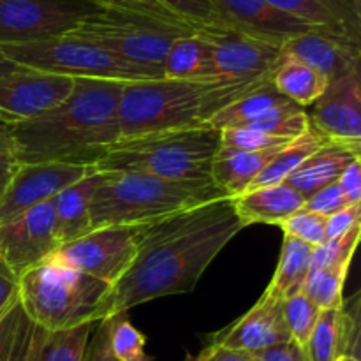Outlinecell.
<instances>
[{
	"label": "cell",
	"mask_w": 361,
	"mask_h": 361,
	"mask_svg": "<svg viewBox=\"0 0 361 361\" xmlns=\"http://www.w3.org/2000/svg\"><path fill=\"white\" fill-rule=\"evenodd\" d=\"M242 229L231 197L145 224L133 264L113 286L106 319L152 300L190 293Z\"/></svg>",
	"instance_id": "obj_1"
},
{
	"label": "cell",
	"mask_w": 361,
	"mask_h": 361,
	"mask_svg": "<svg viewBox=\"0 0 361 361\" xmlns=\"http://www.w3.org/2000/svg\"><path fill=\"white\" fill-rule=\"evenodd\" d=\"M123 85V81L76 80L66 101L34 118L11 123L16 161L94 168L120 141L116 111Z\"/></svg>",
	"instance_id": "obj_2"
},
{
	"label": "cell",
	"mask_w": 361,
	"mask_h": 361,
	"mask_svg": "<svg viewBox=\"0 0 361 361\" xmlns=\"http://www.w3.org/2000/svg\"><path fill=\"white\" fill-rule=\"evenodd\" d=\"M264 87V85H263ZM261 87L217 81L147 80L123 85L118 101L120 140L210 122L215 113Z\"/></svg>",
	"instance_id": "obj_3"
},
{
	"label": "cell",
	"mask_w": 361,
	"mask_h": 361,
	"mask_svg": "<svg viewBox=\"0 0 361 361\" xmlns=\"http://www.w3.org/2000/svg\"><path fill=\"white\" fill-rule=\"evenodd\" d=\"M221 130L210 123L120 140L94 164L99 173H143L173 182L212 183Z\"/></svg>",
	"instance_id": "obj_4"
},
{
	"label": "cell",
	"mask_w": 361,
	"mask_h": 361,
	"mask_svg": "<svg viewBox=\"0 0 361 361\" xmlns=\"http://www.w3.org/2000/svg\"><path fill=\"white\" fill-rule=\"evenodd\" d=\"M228 197L214 183L173 182L143 173H102L90 200L92 229L143 226Z\"/></svg>",
	"instance_id": "obj_5"
},
{
	"label": "cell",
	"mask_w": 361,
	"mask_h": 361,
	"mask_svg": "<svg viewBox=\"0 0 361 361\" xmlns=\"http://www.w3.org/2000/svg\"><path fill=\"white\" fill-rule=\"evenodd\" d=\"M113 286L44 261L20 277V302L35 326L63 331L106 319Z\"/></svg>",
	"instance_id": "obj_6"
},
{
	"label": "cell",
	"mask_w": 361,
	"mask_h": 361,
	"mask_svg": "<svg viewBox=\"0 0 361 361\" xmlns=\"http://www.w3.org/2000/svg\"><path fill=\"white\" fill-rule=\"evenodd\" d=\"M194 32H200V28L183 21L129 11L101 9L85 18L66 35L90 42L136 67L152 80H161L169 46L175 39Z\"/></svg>",
	"instance_id": "obj_7"
},
{
	"label": "cell",
	"mask_w": 361,
	"mask_h": 361,
	"mask_svg": "<svg viewBox=\"0 0 361 361\" xmlns=\"http://www.w3.org/2000/svg\"><path fill=\"white\" fill-rule=\"evenodd\" d=\"M0 53L23 69L67 76L73 80H106L123 83L152 80L111 53L71 35H59L25 44L0 46Z\"/></svg>",
	"instance_id": "obj_8"
},
{
	"label": "cell",
	"mask_w": 361,
	"mask_h": 361,
	"mask_svg": "<svg viewBox=\"0 0 361 361\" xmlns=\"http://www.w3.org/2000/svg\"><path fill=\"white\" fill-rule=\"evenodd\" d=\"M143 226L95 228L73 242L59 245L46 261L115 286L133 264Z\"/></svg>",
	"instance_id": "obj_9"
},
{
	"label": "cell",
	"mask_w": 361,
	"mask_h": 361,
	"mask_svg": "<svg viewBox=\"0 0 361 361\" xmlns=\"http://www.w3.org/2000/svg\"><path fill=\"white\" fill-rule=\"evenodd\" d=\"M101 9L92 0H0V46L66 35Z\"/></svg>",
	"instance_id": "obj_10"
},
{
	"label": "cell",
	"mask_w": 361,
	"mask_h": 361,
	"mask_svg": "<svg viewBox=\"0 0 361 361\" xmlns=\"http://www.w3.org/2000/svg\"><path fill=\"white\" fill-rule=\"evenodd\" d=\"M212 44V81L240 87H263L271 83L281 60V46L229 28H203Z\"/></svg>",
	"instance_id": "obj_11"
},
{
	"label": "cell",
	"mask_w": 361,
	"mask_h": 361,
	"mask_svg": "<svg viewBox=\"0 0 361 361\" xmlns=\"http://www.w3.org/2000/svg\"><path fill=\"white\" fill-rule=\"evenodd\" d=\"M59 245L51 201L0 226V257L18 277L44 263Z\"/></svg>",
	"instance_id": "obj_12"
},
{
	"label": "cell",
	"mask_w": 361,
	"mask_h": 361,
	"mask_svg": "<svg viewBox=\"0 0 361 361\" xmlns=\"http://www.w3.org/2000/svg\"><path fill=\"white\" fill-rule=\"evenodd\" d=\"M88 166L37 162L20 164L6 192L0 197V226L20 217L34 207L51 201L60 190L90 173Z\"/></svg>",
	"instance_id": "obj_13"
},
{
	"label": "cell",
	"mask_w": 361,
	"mask_h": 361,
	"mask_svg": "<svg viewBox=\"0 0 361 361\" xmlns=\"http://www.w3.org/2000/svg\"><path fill=\"white\" fill-rule=\"evenodd\" d=\"M76 80L23 69L0 78V115L7 123L34 118L69 97Z\"/></svg>",
	"instance_id": "obj_14"
},
{
	"label": "cell",
	"mask_w": 361,
	"mask_h": 361,
	"mask_svg": "<svg viewBox=\"0 0 361 361\" xmlns=\"http://www.w3.org/2000/svg\"><path fill=\"white\" fill-rule=\"evenodd\" d=\"M310 127L328 141L361 148V78L360 71L328 83L314 102Z\"/></svg>",
	"instance_id": "obj_15"
},
{
	"label": "cell",
	"mask_w": 361,
	"mask_h": 361,
	"mask_svg": "<svg viewBox=\"0 0 361 361\" xmlns=\"http://www.w3.org/2000/svg\"><path fill=\"white\" fill-rule=\"evenodd\" d=\"M219 25L261 41L281 46L296 35L314 30L291 14L282 13L264 0H210Z\"/></svg>",
	"instance_id": "obj_16"
},
{
	"label": "cell",
	"mask_w": 361,
	"mask_h": 361,
	"mask_svg": "<svg viewBox=\"0 0 361 361\" xmlns=\"http://www.w3.org/2000/svg\"><path fill=\"white\" fill-rule=\"evenodd\" d=\"M282 303L284 300L267 289L249 312L243 314L231 326L210 335V342L252 356L289 342L291 335L286 326Z\"/></svg>",
	"instance_id": "obj_17"
},
{
	"label": "cell",
	"mask_w": 361,
	"mask_h": 361,
	"mask_svg": "<svg viewBox=\"0 0 361 361\" xmlns=\"http://www.w3.org/2000/svg\"><path fill=\"white\" fill-rule=\"evenodd\" d=\"M282 53L307 63L323 74L328 81L360 71L361 42L349 41L341 35L321 30H310L296 35L282 44Z\"/></svg>",
	"instance_id": "obj_18"
},
{
	"label": "cell",
	"mask_w": 361,
	"mask_h": 361,
	"mask_svg": "<svg viewBox=\"0 0 361 361\" xmlns=\"http://www.w3.org/2000/svg\"><path fill=\"white\" fill-rule=\"evenodd\" d=\"M305 108L295 104L291 99L284 97L274 83H268L250 94L243 95L238 101L231 102L210 118V126L217 130L233 129V127H254L270 120L282 118L293 113L303 111Z\"/></svg>",
	"instance_id": "obj_19"
},
{
	"label": "cell",
	"mask_w": 361,
	"mask_h": 361,
	"mask_svg": "<svg viewBox=\"0 0 361 361\" xmlns=\"http://www.w3.org/2000/svg\"><path fill=\"white\" fill-rule=\"evenodd\" d=\"M233 208L243 228L252 224L281 226L305 204V197L288 183L250 189L231 197Z\"/></svg>",
	"instance_id": "obj_20"
},
{
	"label": "cell",
	"mask_w": 361,
	"mask_h": 361,
	"mask_svg": "<svg viewBox=\"0 0 361 361\" xmlns=\"http://www.w3.org/2000/svg\"><path fill=\"white\" fill-rule=\"evenodd\" d=\"M101 176L102 173L92 168L88 175L60 190L51 200L55 233L60 245L92 231L90 200L95 187L101 182Z\"/></svg>",
	"instance_id": "obj_21"
},
{
	"label": "cell",
	"mask_w": 361,
	"mask_h": 361,
	"mask_svg": "<svg viewBox=\"0 0 361 361\" xmlns=\"http://www.w3.org/2000/svg\"><path fill=\"white\" fill-rule=\"evenodd\" d=\"M95 324L48 331L28 321L18 361H85Z\"/></svg>",
	"instance_id": "obj_22"
},
{
	"label": "cell",
	"mask_w": 361,
	"mask_h": 361,
	"mask_svg": "<svg viewBox=\"0 0 361 361\" xmlns=\"http://www.w3.org/2000/svg\"><path fill=\"white\" fill-rule=\"evenodd\" d=\"M356 159H361V148L328 141L307 161H303L300 168L286 180V183L298 190L307 200L316 190L337 182L342 171Z\"/></svg>",
	"instance_id": "obj_23"
},
{
	"label": "cell",
	"mask_w": 361,
	"mask_h": 361,
	"mask_svg": "<svg viewBox=\"0 0 361 361\" xmlns=\"http://www.w3.org/2000/svg\"><path fill=\"white\" fill-rule=\"evenodd\" d=\"M281 147L263 152H243L221 147L212 162V183L228 197L247 192Z\"/></svg>",
	"instance_id": "obj_24"
},
{
	"label": "cell",
	"mask_w": 361,
	"mask_h": 361,
	"mask_svg": "<svg viewBox=\"0 0 361 361\" xmlns=\"http://www.w3.org/2000/svg\"><path fill=\"white\" fill-rule=\"evenodd\" d=\"M212 44L203 32L182 35L169 46L162 66L164 80L212 81Z\"/></svg>",
	"instance_id": "obj_25"
},
{
	"label": "cell",
	"mask_w": 361,
	"mask_h": 361,
	"mask_svg": "<svg viewBox=\"0 0 361 361\" xmlns=\"http://www.w3.org/2000/svg\"><path fill=\"white\" fill-rule=\"evenodd\" d=\"M282 13L291 14L314 30L341 35L349 41L361 42V21L344 16L331 9L323 0H264Z\"/></svg>",
	"instance_id": "obj_26"
},
{
	"label": "cell",
	"mask_w": 361,
	"mask_h": 361,
	"mask_svg": "<svg viewBox=\"0 0 361 361\" xmlns=\"http://www.w3.org/2000/svg\"><path fill=\"white\" fill-rule=\"evenodd\" d=\"M271 83L284 97L291 99L302 108H307L326 92L330 81L307 63L282 53L274 71Z\"/></svg>",
	"instance_id": "obj_27"
},
{
	"label": "cell",
	"mask_w": 361,
	"mask_h": 361,
	"mask_svg": "<svg viewBox=\"0 0 361 361\" xmlns=\"http://www.w3.org/2000/svg\"><path fill=\"white\" fill-rule=\"evenodd\" d=\"M326 143V137L310 127L305 134L288 141V143L282 145V147L279 148L275 157L268 162L267 168H264L263 171L259 173V176L254 180L252 185L249 187V190L284 183L286 180L300 168V164H302L303 161H307L314 152H317Z\"/></svg>",
	"instance_id": "obj_28"
},
{
	"label": "cell",
	"mask_w": 361,
	"mask_h": 361,
	"mask_svg": "<svg viewBox=\"0 0 361 361\" xmlns=\"http://www.w3.org/2000/svg\"><path fill=\"white\" fill-rule=\"evenodd\" d=\"M314 247L303 243L300 240L284 236L281 257L271 277L268 291L277 295L279 298L286 300L302 293L307 275L310 271V261H312Z\"/></svg>",
	"instance_id": "obj_29"
},
{
	"label": "cell",
	"mask_w": 361,
	"mask_h": 361,
	"mask_svg": "<svg viewBox=\"0 0 361 361\" xmlns=\"http://www.w3.org/2000/svg\"><path fill=\"white\" fill-rule=\"evenodd\" d=\"M303 351L309 361H335L338 356L345 355L342 307L321 310Z\"/></svg>",
	"instance_id": "obj_30"
},
{
	"label": "cell",
	"mask_w": 361,
	"mask_h": 361,
	"mask_svg": "<svg viewBox=\"0 0 361 361\" xmlns=\"http://www.w3.org/2000/svg\"><path fill=\"white\" fill-rule=\"evenodd\" d=\"M349 268H323L310 270L302 293L319 310L341 309L344 303V284Z\"/></svg>",
	"instance_id": "obj_31"
},
{
	"label": "cell",
	"mask_w": 361,
	"mask_h": 361,
	"mask_svg": "<svg viewBox=\"0 0 361 361\" xmlns=\"http://www.w3.org/2000/svg\"><path fill=\"white\" fill-rule=\"evenodd\" d=\"M109 349L116 361H150L145 353L147 338L126 314L109 317Z\"/></svg>",
	"instance_id": "obj_32"
},
{
	"label": "cell",
	"mask_w": 361,
	"mask_h": 361,
	"mask_svg": "<svg viewBox=\"0 0 361 361\" xmlns=\"http://www.w3.org/2000/svg\"><path fill=\"white\" fill-rule=\"evenodd\" d=\"M28 317L21 307L20 295L0 312V361H18L23 345Z\"/></svg>",
	"instance_id": "obj_33"
},
{
	"label": "cell",
	"mask_w": 361,
	"mask_h": 361,
	"mask_svg": "<svg viewBox=\"0 0 361 361\" xmlns=\"http://www.w3.org/2000/svg\"><path fill=\"white\" fill-rule=\"evenodd\" d=\"M361 235V226H356L345 235L337 238L326 240L323 245L314 247L310 270H323V268H349L351 267L353 256L358 247Z\"/></svg>",
	"instance_id": "obj_34"
},
{
	"label": "cell",
	"mask_w": 361,
	"mask_h": 361,
	"mask_svg": "<svg viewBox=\"0 0 361 361\" xmlns=\"http://www.w3.org/2000/svg\"><path fill=\"white\" fill-rule=\"evenodd\" d=\"M282 312H284V321L289 335H291V341L303 348L321 310L303 293H298V295L284 300Z\"/></svg>",
	"instance_id": "obj_35"
},
{
	"label": "cell",
	"mask_w": 361,
	"mask_h": 361,
	"mask_svg": "<svg viewBox=\"0 0 361 361\" xmlns=\"http://www.w3.org/2000/svg\"><path fill=\"white\" fill-rule=\"evenodd\" d=\"M279 228L282 229L284 236L309 243L310 247H319L326 242V217L305 210V208L286 219Z\"/></svg>",
	"instance_id": "obj_36"
},
{
	"label": "cell",
	"mask_w": 361,
	"mask_h": 361,
	"mask_svg": "<svg viewBox=\"0 0 361 361\" xmlns=\"http://www.w3.org/2000/svg\"><path fill=\"white\" fill-rule=\"evenodd\" d=\"M169 13L185 23L200 28H222L210 0H159Z\"/></svg>",
	"instance_id": "obj_37"
},
{
	"label": "cell",
	"mask_w": 361,
	"mask_h": 361,
	"mask_svg": "<svg viewBox=\"0 0 361 361\" xmlns=\"http://www.w3.org/2000/svg\"><path fill=\"white\" fill-rule=\"evenodd\" d=\"M284 143L288 141L268 136L261 130L249 129V127H233V129L221 130V147L226 148H236V150L243 152H263L281 147Z\"/></svg>",
	"instance_id": "obj_38"
},
{
	"label": "cell",
	"mask_w": 361,
	"mask_h": 361,
	"mask_svg": "<svg viewBox=\"0 0 361 361\" xmlns=\"http://www.w3.org/2000/svg\"><path fill=\"white\" fill-rule=\"evenodd\" d=\"M349 204L351 203H349L348 197L344 196L338 182H334L330 183V185L323 187V189L316 190L314 194H310L305 200L303 208L309 212H314V214L323 215V217H330V215L344 210Z\"/></svg>",
	"instance_id": "obj_39"
},
{
	"label": "cell",
	"mask_w": 361,
	"mask_h": 361,
	"mask_svg": "<svg viewBox=\"0 0 361 361\" xmlns=\"http://www.w3.org/2000/svg\"><path fill=\"white\" fill-rule=\"evenodd\" d=\"M97 6L104 7V9H116V11H129V13H140L148 14V16L164 18V20H176L175 14L169 13L159 0H92ZM185 23V21H183Z\"/></svg>",
	"instance_id": "obj_40"
},
{
	"label": "cell",
	"mask_w": 361,
	"mask_h": 361,
	"mask_svg": "<svg viewBox=\"0 0 361 361\" xmlns=\"http://www.w3.org/2000/svg\"><path fill=\"white\" fill-rule=\"evenodd\" d=\"M361 203L349 204L344 210L326 217V240L337 238V236L345 235L356 226H361Z\"/></svg>",
	"instance_id": "obj_41"
},
{
	"label": "cell",
	"mask_w": 361,
	"mask_h": 361,
	"mask_svg": "<svg viewBox=\"0 0 361 361\" xmlns=\"http://www.w3.org/2000/svg\"><path fill=\"white\" fill-rule=\"evenodd\" d=\"M94 337L88 342L85 361H116L109 349V323L108 319L99 321L94 328Z\"/></svg>",
	"instance_id": "obj_42"
},
{
	"label": "cell",
	"mask_w": 361,
	"mask_h": 361,
	"mask_svg": "<svg viewBox=\"0 0 361 361\" xmlns=\"http://www.w3.org/2000/svg\"><path fill=\"white\" fill-rule=\"evenodd\" d=\"M338 185L351 204L361 203V159L353 161L338 176Z\"/></svg>",
	"instance_id": "obj_43"
},
{
	"label": "cell",
	"mask_w": 361,
	"mask_h": 361,
	"mask_svg": "<svg viewBox=\"0 0 361 361\" xmlns=\"http://www.w3.org/2000/svg\"><path fill=\"white\" fill-rule=\"evenodd\" d=\"M256 361H309L305 356L303 348H300L296 342L289 341L284 344H279L275 348L267 349L263 353L254 355Z\"/></svg>",
	"instance_id": "obj_44"
},
{
	"label": "cell",
	"mask_w": 361,
	"mask_h": 361,
	"mask_svg": "<svg viewBox=\"0 0 361 361\" xmlns=\"http://www.w3.org/2000/svg\"><path fill=\"white\" fill-rule=\"evenodd\" d=\"M18 293H20V277L0 257V312L18 298Z\"/></svg>",
	"instance_id": "obj_45"
},
{
	"label": "cell",
	"mask_w": 361,
	"mask_h": 361,
	"mask_svg": "<svg viewBox=\"0 0 361 361\" xmlns=\"http://www.w3.org/2000/svg\"><path fill=\"white\" fill-rule=\"evenodd\" d=\"M194 361H256L252 355H247V353L235 351V349L224 348L221 344H215L210 342L203 351L200 353Z\"/></svg>",
	"instance_id": "obj_46"
},
{
	"label": "cell",
	"mask_w": 361,
	"mask_h": 361,
	"mask_svg": "<svg viewBox=\"0 0 361 361\" xmlns=\"http://www.w3.org/2000/svg\"><path fill=\"white\" fill-rule=\"evenodd\" d=\"M18 168H20V162L11 152H0V197L6 192L7 185L11 183Z\"/></svg>",
	"instance_id": "obj_47"
},
{
	"label": "cell",
	"mask_w": 361,
	"mask_h": 361,
	"mask_svg": "<svg viewBox=\"0 0 361 361\" xmlns=\"http://www.w3.org/2000/svg\"><path fill=\"white\" fill-rule=\"evenodd\" d=\"M0 152L13 154V141H11V123L0 122Z\"/></svg>",
	"instance_id": "obj_48"
},
{
	"label": "cell",
	"mask_w": 361,
	"mask_h": 361,
	"mask_svg": "<svg viewBox=\"0 0 361 361\" xmlns=\"http://www.w3.org/2000/svg\"><path fill=\"white\" fill-rule=\"evenodd\" d=\"M20 69H21V67H18L16 63H13L11 60H7L6 56L0 53V78L9 76V74L16 73V71H20Z\"/></svg>",
	"instance_id": "obj_49"
},
{
	"label": "cell",
	"mask_w": 361,
	"mask_h": 361,
	"mask_svg": "<svg viewBox=\"0 0 361 361\" xmlns=\"http://www.w3.org/2000/svg\"><path fill=\"white\" fill-rule=\"evenodd\" d=\"M335 361H360V360L356 358V356H351V355H342V356H338Z\"/></svg>",
	"instance_id": "obj_50"
},
{
	"label": "cell",
	"mask_w": 361,
	"mask_h": 361,
	"mask_svg": "<svg viewBox=\"0 0 361 361\" xmlns=\"http://www.w3.org/2000/svg\"><path fill=\"white\" fill-rule=\"evenodd\" d=\"M353 2H355L356 7H360V9H361V0H353Z\"/></svg>",
	"instance_id": "obj_51"
},
{
	"label": "cell",
	"mask_w": 361,
	"mask_h": 361,
	"mask_svg": "<svg viewBox=\"0 0 361 361\" xmlns=\"http://www.w3.org/2000/svg\"><path fill=\"white\" fill-rule=\"evenodd\" d=\"M0 122H6V120H4V116L2 115H0ZM7 123V122H6Z\"/></svg>",
	"instance_id": "obj_52"
}]
</instances>
